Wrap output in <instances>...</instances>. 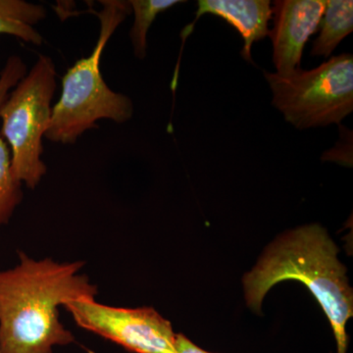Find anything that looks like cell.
<instances>
[{
  "label": "cell",
  "mask_w": 353,
  "mask_h": 353,
  "mask_svg": "<svg viewBox=\"0 0 353 353\" xmlns=\"http://www.w3.org/2000/svg\"><path fill=\"white\" fill-rule=\"evenodd\" d=\"M64 307L81 328L134 353H176V334L168 320L150 307H114L81 299Z\"/></svg>",
  "instance_id": "8992f818"
},
{
  "label": "cell",
  "mask_w": 353,
  "mask_h": 353,
  "mask_svg": "<svg viewBox=\"0 0 353 353\" xmlns=\"http://www.w3.org/2000/svg\"><path fill=\"white\" fill-rule=\"evenodd\" d=\"M22 199V182L14 174L10 150L0 134V226L8 223Z\"/></svg>",
  "instance_id": "7c38bea8"
},
{
  "label": "cell",
  "mask_w": 353,
  "mask_h": 353,
  "mask_svg": "<svg viewBox=\"0 0 353 353\" xmlns=\"http://www.w3.org/2000/svg\"><path fill=\"white\" fill-rule=\"evenodd\" d=\"M338 252L320 225L299 227L282 234L243 279L248 307L260 313L264 297L274 285L299 281L307 287L328 317L336 353H347L345 327L353 315V294Z\"/></svg>",
  "instance_id": "7a4b0ae2"
},
{
  "label": "cell",
  "mask_w": 353,
  "mask_h": 353,
  "mask_svg": "<svg viewBox=\"0 0 353 353\" xmlns=\"http://www.w3.org/2000/svg\"><path fill=\"white\" fill-rule=\"evenodd\" d=\"M95 12L101 22V32L90 57L78 60L62 79L59 101L52 108L46 138L54 143L71 145L88 130L97 128V121L127 122L134 108L127 95L113 92L102 78L101 58L116 29L132 13L129 1L105 0Z\"/></svg>",
  "instance_id": "3957f363"
},
{
  "label": "cell",
  "mask_w": 353,
  "mask_h": 353,
  "mask_svg": "<svg viewBox=\"0 0 353 353\" xmlns=\"http://www.w3.org/2000/svg\"><path fill=\"white\" fill-rule=\"evenodd\" d=\"M176 353H213L199 347L185 334H176Z\"/></svg>",
  "instance_id": "5bb4252c"
},
{
  "label": "cell",
  "mask_w": 353,
  "mask_h": 353,
  "mask_svg": "<svg viewBox=\"0 0 353 353\" xmlns=\"http://www.w3.org/2000/svg\"><path fill=\"white\" fill-rule=\"evenodd\" d=\"M179 0H131L132 12L134 14V22L130 31L134 55L139 59H145L148 48V32L155 18L167 9L183 3Z\"/></svg>",
  "instance_id": "8fae6325"
},
{
  "label": "cell",
  "mask_w": 353,
  "mask_h": 353,
  "mask_svg": "<svg viewBox=\"0 0 353 353\" xmlns=\"http://www.w3.org/2000/svg\"><path fill=\"white\" fill-rule=\"evenodd\" d=\"M46 16L43 6L23 0H0V34H10L26 43L41 46L43 37L34 27Z\"/></svg>",
  "instance_id": "9c48e42d"
},
{
  "label": "cell",
  "mask_w": 353,
  "mask_h": 353,
  "mask_svg": "<svg viewBox=\"0 0 353 353\" xmlns=\"http://www.w3.org/2000/svg\"><path fill=\"white\" fill-rule=\"evenodd\" d=\"M196 19L183 30L185 39L192 32L196 21L204 14L218 16L233 26L243 37L241 57L253 63L252 46L254 41L269 34V21L272 19V6L269 0H199Z\"/></svg>",
  "instance_id": "ba28073f"
},
{
  "label": "cell",
  "mask_w": 353,
  "mask_h": 353,
  "mask_svg": "<svg viewBox=\"0 0 353 353\" xmlns=\"http://www.w3.org/2000/svg\"><path fill=\"white\" fill-rule=\"evenodd\" d=\"M19 255V264L0 271V353H53L75 341L60 322V306L95 299L97 285L79 272L83 262Z\"/></svg>",
  "instance_id": "6da1fadb"
},
{
  "label": "cell",
  "mask_w": 353,
  "mask_h": 353,
  "mask_svg": "<svg viewBox=\"0 0 353 353\" xmlns=\"http://www.w3.org/2000/svg\"><path fill=\"white\" fill-rule=\"evenodd\" d=\"M55 79L57 70L52 59L39 55L36 64L10 92L0 109V134L10 150L14 174L32 190L46 173L41 160L43 138L52 115Z\"/></svg>",
  "instance_id": "277c9868"
},
{
  "label": "cell",
  "mask_w": 353,
  "mask_h": 353,
  "mask_svg": "<svg viewBox=\"0 0 353 353\" xmlns=\"http://www.w3.org/2000/svg\"><path fill=\"white\" fill-rule=\"evenodd\" d=\"M326 8V0H279L272 6L273 62L280 76L301 69L304 48L317 32Z\"/></svg>",
  "instance_id": "52a82bcc"
},
{
  "label": "cell",
  "mask_w": 353,
  "mask_h": 353,
  "mask_svg": "<svg viewBox=\"0 0 353 353\" xmlns=\"http://www.w3.org/2000/svg\"><path fill=\"white\" fill-rule=\"evenodd\" d=\"M319 26L320 34L313 41L311 54L329 57L353 31L352 0H326V8Z\"/></svg>",
  "instance_id": "30bf717a"
},
{
  "label": "cell",
  "mask_w": 353,
  "mask_h": 353,
  "mask_svg": "<svg viewBox=\"0 0 353 353\" xmlns=\"http://www.w3.org/2000/svg\"><path fill=\"white\" fill-rule=\"evenodd\" d=\"M272 104L299 130L340 124L353 110V57L343 53L289 76L264 72Z\"/></svg>",
  "instance_id": "5b68a950"
},
{
  "label": "cell",
  "mask_w": 353,
  "mask_h": 353,
  "mask_svg": "<svg viewBox=\"0 0 353 353\" xmlns=\"http://www.w3.org/2000/svg\"><path fill=\"white\" fill-rule=\"evenodd\" d=\"M27 75V67L18 57H11L0 73V109L6 101L10 90Z\"/></svg>",
  "instance_id": "4fadbf2b"
}]
</instances>
